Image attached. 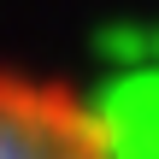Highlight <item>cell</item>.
<instances>
[{
	"instance_id": "1",
	"label": "cell",
	"mask_w": 159,
	"mask_h": 159,
	"mask_svg": "<svg viewBox=\"0 0 159 159\" xmlns=\"http://www.w3.org/2000/svg\"><path fill=\"white\" fill-rule=\"evenodd\" d=\"M0 159H118V148L71 89L0 71Z\"/></svg>"
}]
</instances>
